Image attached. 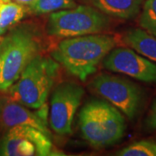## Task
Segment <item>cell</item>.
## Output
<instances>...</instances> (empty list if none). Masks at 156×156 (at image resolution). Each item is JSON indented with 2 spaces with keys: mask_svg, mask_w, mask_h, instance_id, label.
I'll return each mask as SVG.
<instances>
[{
  "mask_svg": "<svg viewBox=\"0 0 156 156\" xmlns=\"http://www.w3.org/2000/svg\"><path fill=\"white\" fill-rule=\"evenodd\" d=\"M15 126L32 127L51 138L44 111H30L27 107L6 98L0 111V129L8 130Z\"/></svg>",
  "mask_w": 156,
  "mask_h": 156,
  "instance_id": "obj_10",
  "label": "cell"
},
{
  "mask_svg": "<svg viewBox=\"0 0 156 156\" xmlns=\"http://www.w3.org/2000/svg\"><path fill=\"white\" fill-rule=\"evenodd\" d=\"M0 130H1V129H0Z\"/></svg>",
  "mask_w": 156,
  "mask_h": 156,
  "instance_id": "obj_21",
  "label": "cell"
},
{
  "mask_svg": "<svg viewBox=\"0 0 156 156\" xmlns=\"http://www.w3.org/2000/svg\"><path fill=\"white\" fill-rule=\"evenodd\" d=\"M24 14L23 5L13 0H0V35L19 22Z\"/></svg>",
  "mask_w": 156,
  "mask_h": 156,
  "instance_id": "obj_13",
  "label": "cell"
},
{
  "mask_svg": "<svg viewBox=\"0 0 156 156\" xmlns=\"http://www.w3.org/2000/svg\"><path fill=\"white\" fill-rule=\"evenodd\" d=\"M90 2L108 16L131 19L137 16L144 0H90Z\"/></svg>",
  "mask_w": 156,
  "mask_h": 156,
  "instance_id": "obj_11",
  "label": "cell"
},
{
  "mask_svg": "<svg viewBox=\"0 0 156 156\" xmlns=\"http://www.w3.org/2000/svg\"><path fill=\"white\" fill-rule=\"evenodd\" d=\"M39 50L38 36L30 25L14 29L0 41V91L17 81Z\"/></svg>",
  "mask_w": 156,
  "mask_h": 156,
  "instance_id": "obj_3",
  "label": "cell"
},
{
  "mask_svg": "<svg viewBox=\"0 0 156 156\" xmlns=\"http://www.w3.org/2000/svg\"><path fill=\"white\" fill-rule=\"evenodd\" d=\"M108 18L93 7L79 5L52 12L50 15L48 33L57 37H75L98 34L106 30Z\"/></svg>",
  "mask_w": 156,
  "mask_h": 156,
  "instance_id": "obj_5",
  "label": "cell"
},
{
  "mask_svg": "<svg viewBox=\"0 0 156 156\" xmlns=\"http://www.w3.org/2000/svg\"><path fill=\"white\" fill-rule=\"evenodd\" d=\"M2 156H48L53 154L51 138L30 126H15L8 129L0 141Z\"/></svg>",
  "mask_w": 156,
  "mask_h": 156,
  "instance_id": "obj_6",
  "label": "cell"
},
{
  "mask_svg": "<svg viewBox=\"0 0 156 156\" xmlns=\"http://www.w3.org/2000/svg\"><path fill=\"white\" fill-rule=\"evenodd\" d=\"M17 3H19L21 5H30L33 3L35 0H13Z\"/></svg>",
  "mask_w": 156,
  "mask_h": 156,
  "instance_id": "obj_18",
  "label": "cell"
},
{
  "mask_svg": "<svg viewBox=\"0 0 156 156\" xmlns=\"http://www.w3.org/2000/svg\"><path fill=\"white\" fill-rule=\"evenodd\" d=\"M107 69L146 83L156 82V64L128 48L112 50L103 61Z\"/></svg>",
  "mask_w": 156,
  "mask_h": 156,
  "instance_id": "obj_9",
  "label": "cell"
},
{
  "mask_svg": "<svg viewBox=\"0 0 156 156\" xmlns=\"http://www.w3.org/2000/svg\"><path fill=\"white\" fill-rule=\"evenodd\" d=\"M1 40H2V39H0V41H1Z\"/></svg>",
  "mask_w": 156,
  "mask_h": 156,
  "instance_id": "obj_20",
  "label": "cell"
},
{
  "mask_svg": "<svg viewBox=\"0 0 156 156\" xmlns=\"http://www.w3.org/2000/svg\"><path fill=\"white\" fill-rule=\"evenodd\" d=\"M5 100H6V97L3 96V95H0V111H1V108H2V107H3V105H4V103H5Z\"/></svg>",
  "mask_w": 156,
  "mask_h": 156,
  "instance_id": "obj_19",
  "label": "cell"
},
{
  "mask_svg": "<svg viewBox=\"0 0 156 156\" xmlns=\"http://www.w3.org/2000/svg\"><path fill=\"white\" fill-rule=\"evenodd\" d=\"M119 156H156V140H142L118 151Z\"/></svg>",
  "mask_w": 156,
  "mask_h": 156,
  "instance_id": "obj_15",
  "label": "cell"
},
{
  "mask_svg": "<svg viewBox=\"0 0 156 156\" xmlns=\"http://www.w3.org/2000/svg\"><path fill=\"white\" fill-rule=\"evenodd\" d=\"M115 44V39L106 35L69 37L57 45L52 56L74 76L85 81Z\"/></svg>",
  "mask_w": 156,
  "mask_h": 156,
  "instance_id": "obj_1",
  "label": "cell"
},
{
  "mask_svg": "<svg viewBox=\"0 0 156 156\" xmlns=\"http://www.w3.org/2000/svg\"><path fill=\"white\" fill-rule=\"evenodd\" d=\"M83 89L72 83H62L53 92L50 110V127L56 134L72 132L75 114L83 96Z\"/></svg>",
  "mask_w": 156,
  "mask_h": 156,
  "instance_id": "obj_8",
  "label": "cell"
},
{
  "mask_svg": "<svg viewBox=\"0 0 156 156\" xmlns=\"http://www.w3.org/2000/svg\"><path fill=\"white\" fill-rule=\"evenodd\" d=\"M140 26L156 37V0H145L140 17Z\"/></svg>",
  "mask_w": 156,
  "mask_h": 156,
  "instance_id": "obj_16",
  "label": "cell"
},
{
  "mask_svg": "<svg viewBox=\"0 0 156 156\" xmlns=\"http://www.w3.org/2000/svg\"><path fill=\"white\" fill-rule=\"evenodd\" d=\"M75 6L76 4L72 0H35L29 8L35 14H44L70 9Z\"/></svg>",
  "mask_w": 156,
  "mask_h": 156,
  "instance_id": "obj_14",
  "label": "cell"
},
{
  "mask_svg": "<svg viewBox=\"0 0 156 156\" xmlns=\"http://www.w3.org/2000/svg\"><path fill=\"white\" fill-rule=\"evenodd\" d=\"M58 69V63L50 57L35 56L19 78L5 90L8 98L29 108L38 109L44 106Z\"/></svg>",
  "mask_w": 156,
  "mask_h": 156,
  "instance_id": "obj_2",
  "label": "cell"
},
{
  "mask_svg": "<svg viewBox=\"0 0 156 156\" xmlns=\"http://www.w3.org/2000/svg\"><path fill=\"white\" fill-rule=\"evenodd\" d=\"M91 85L99 95L128 118L133 119L137 115L141 93L132 82L116 76L101 74L92 81Z\"/></svg>",
  "mask_w": 156,
  "mask_h": 156,
  "instance_id": "obj_7",
  "label": "cell"
},
{
  "mask_svg": "<svg viewBox=\"0 0 156 156\" xmlns=\"http://www.w3.org/2000/svg\"><path fill=\"white\" fill-rule=\"evenodd\" d=\"M146 125L150 129H156V101L151 108L146 120Z\"/></svg>",
  "mask_w": 156,
  "mask_h": 156,
  "instance_id": "obj_17",
  "label": "cell"
},
{
  "mask_svg": "<svg viewBox=\"0 0 156 156\" xmlns=\"http://www.w3.org/2000/svg\"><path fill=\"white\" fill-rule=\"evenodd\" d=\"M79 124L83 138L95 147L118 142L126 130L125 119L120 110L104 101H92L82 108Z\"/></svg>",
  "mask_w": 156,
  "mask_h": 156,
  "instance_id": "obj_4",
  "label": "cell"
},
{
  "mask_svg": "<svg viewBox=\"0 0 156 156\" xmlns=\"http://www.w3.org/2000/svg\"><path fill=\"white\" fill-rule=\"evenodd\" d=\"M124 41L139 54L156 62V37L144 30L134 29L126 33Z\"/></svg>",
  "mask_w": 156,
  "mask_h": 156,
  "instance_id": "obj_12",
  "label": "cell"
}]
</instances>
